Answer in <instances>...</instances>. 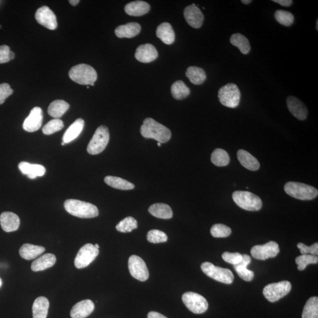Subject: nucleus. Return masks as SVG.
Returning <instances> with one entry per match:
<instances>
[{
  "label": "nucleus",
  "instance_id": "f257e3e1",
  "mask_svg": "<svg viewBox=\"0 0 318 318\" xmlns=\"http://www.w3.org/2000/svg\"><path fill=\"white\" fill-rule=\"evenodd\" d=\"M140 133L145 138L153 139L160 143L169 141L172 136V133L167 127L150 118L144 120Z\"/></svg>",
  "mask_w": 318,
  "mask_h": 318
},
{
  "label": "nucleus",
  "instance_id": "f03ea898",
  "mask_svg": "<svg viewBox=\"0 0 318 318\" xmlns=\"http://www.w3.org/2000/svg\"><path fill=\"white\" fill-rule=\"evenodd\" d=\"M64 206L67 212L80 218H93L99 215L98 207L93 204L76 199L65 201Z\"/></svg>",
  "mask_w": 318,
  "mask_h": 318
},
{
  "label": "nucleus",
  "instance_id": "7ed1b4c3",
  "mask_svg": "<svg viewBox=\"0 0 318 318\" xmlns=\"http://www.w3.org/2000/svg\"><path fill=\"white\" fill-rule=\"evenodd\" d=\"M69 75L73 82L82 85L95 86L98 74L95 69L86 64L74 66L70 70Z\"/></svg>",
  "mask_w": 318,
  "mask_h": 318
},
{
  "label": "nucleus",
  "instance_id": "20e7f679",
  "mask_svg": "<svg viewBox=\"0 0 318 318\" xmlns=\"http://www.w3.org/2000/svg\"><path fill=\"white\" fill-rule=\"evenodd\" d=\"M284 190L290 196L302 200L314 199L318 195L315 187L299 182H287L284 186Z\"/></svg>",
  "mask_w": 318,
  "mask_h": 318
},
{
  "label": "nucleus",
  "instance_id": "39448f33",
  "mask_svg": "<svg viewBox=\"0 0 318 318\" xmlns=\"http://www.w3.org/2000/svg\"><path fill=\"white\" fill-rule=\"evenodd\" d=\"M232 198L237 206L245 210L258 211L262 207L260 197L247 191H235L232 194Z\"/></svg>",
  "mask_w": 318,
  "mask_h": 318
},
{
  "label": "nucleus",
  "instance_id": "423d86ee",
  "mask_svg": "<svg viewBox=\"0 0 318 318\" xmlns=\"http://www.w3.org/2000/svg\"><path fill=\"white\" fill-rule=\"evenodd\" d=\"M110 134L108 127L100 126L96 130L89 143L88 152L90 155H96L102 153L106 149L109 142Z\"/></svg>",
  "mask_w": 318,
  "mask_h": 318
},
{
  "label": "nucleus",
  "instance_id": "0eeeda50",
  "mask_svg": "<svg viewBox=\"0 0 318 318\" xmlns=\"http://www.w3.org/2000/svg\"><path fill=\"white\" fill-rule=\"evenodd\" d=\"M241 94L238 87L233 83H229L219 90L218 98L222 105L229 108H236L239 106Z\"/></svg>",
  "mask_w": 318,
  "mask_h": 318
},
{
  "label": "nucleus",
  "instance_id": "6e6552de",
  "mask_svg": "<svg viewBox=\"0 0 318 318\" xmlns=\"http://www.w3.org/2000/svg\"><path fill=\"white\" fill-rule=\"evenodd\" d=\"M201 269L210 278L226 284L233 282L234 275L230 270L214 265L212 263L206 262L201 264Z\"/></svg>",
  "mask_w": 318,
  "mask_h": 318
},
{
  "label": "nucleus",
  "instance_id": "1a4fd4ad",
  "mask_svg": "<svg viewBox=\"0 0 318 318\" xmlns=\"http://www.w3.org/2000/svg\"><path fill=\"white\" fill-rule=\"evenodd\" d=\"M292 288V284L289 281L267 284L264 287L263 294L270 302H275L288 294Z\"/></svg>",
  "mask_w": 318,
  "mask_h": 318
},
{
  "label": "nucleus",
  "instance_id": "9d476101",
  "mask_svg": "<svg viewBox=\"0 0 318 318\" xmlns=\"http://www.w3.org/2000/svg\"><path fill=\"white\" fill-rule=\"evenodd\" d=\"M182 300L187 309L195 314L205 313L208 309L209 304L207 300L203 296L195 292H187L184 293Z\"/></svg>",
  "mask_w": 318,
  "mask_h": 318
},
{
  "label": "nucleus",
  "instance_id": "9b49d317",
  "mask_svg": "<svg viewBox=\"0 0 318 318\" xmlns=\"http://www.w3.org/2000/svg\"><path fill=\"white\" fill-rule=\"evenodd\" d=\"M99 249L91 243H87L79 251L75 260L77 268L82 269L88 266L99 255Z\"/></svg>",
  "mask_w": 318,
  "mask_h": 318
},
{
  "label": "nucleus",
  "instance_id": "f8f14e48",
  "mask_svg": "<svg viewBox=\"0 0 318 318\" xmlns=\"http://www.w3.org/2000/svg\"><path fill=\"white\" fill-rule=\"evenodd\" d=\"M129 269L131 275L137 280L145 282L149 277V270L146 264L141 257L137 255H132L129 257L128 262Z\"/></svg>",
  "mask_w": 318,
  "mask_h": 318
},
{
  "label": "nucleus",
  "instance_id": "ddd939ff",
  "mask_svg": "<svg viewBox=\"0 0 318 318\" xmlns=\"http://www.w3.org/2000/svg\"><path fill=\"white\" fill-rule=\"evenodd\" d=\"M279 251L278 244L270 241L263 245L253 246L251 249L250 253L254 259L264 260L276 257Z\"/></svg>",
  "mask_w": 318,
  "mask_h": 318
},
{
  "label": "nucleus",
  "instance_id": "4468645a",
  "mask_svg": "<svg viewBox=\"0 0 318 318\" xmlns=\"http://www.w3.org/2000/svg\"><path fill=\"white\" fill-rule=\"evenodd\" d=\"M35 18L40 25L50 30L58 28L56 16L48 7L43 6L37 10Z\"/></svg>",
  "mask_w": 318,
  "mask_h": 318
},
{
  "label": "nucleus",
  "instance_id": "2eb2a0df",
  "mask_svg": "<svg viewBox=\"0 0 318 318\" xmlns=\"http://www.w3.org/2000/svg\"><path fill=\"white\" fill-rule=\"evenodd\" d=\"M43 119L42 109L39 107L33 108L23 123V129L26 132H35L42 127Z\"/></svg>",
  "mask_w": 318,
  "mask_h": 318
},
{
  "label": "nucleus",
  "instance_id": "dca6fc26",
  "mask_svg": "<svg viewBox=\"0 0 318 318\" xmlns=\"http://www.w3.org/2000/svg\"><path fill=\"white\" fill-rule=\"evenodd\" d=\"M184 16L188 25L193 28L199 29L202 26L204 16L201 10L195 5L187 6L184 10Z\"/></svg>",
  "mask_w": 318,
  "mask_h": 318
},
{
  "label": "nucleus",
  "instance_id": "f3484780",
  "mask_svg": "<svg viewBox=\"0 0 318 318\" xmlns=\"http://www.w3.org/2000/svg\"><path fill=\"white\" fill-rule=\"evenodd\" d=\"M287 106L292 115L299 120H305L307 109L304 104L295 97L290 96L287 99Z\"/></svg>",
  "mask_w": 318,
  "mask_h": 318
},
{
  "label": "nucleus",
  "instance_id": "a211bd4d",
  "mask_svg": "<svg viewBox=\"0 0 318 318\" xmlns=\"http://www.w3.org/2000/svg\"><path fill=\"white\" fill-rule=\"evenodd\" d=\"M158 57V52L151 44L140 45L137 48L135 58L138 61L148 63L155 60Z\"/></svg>",
  "mask_w": 318,
  "mask_h": 318
},
{
  "label": "nucleus",
  "instance_id": "6ab92c4d",
  "mask_svg": "<svg viewBox=\"0 0 318 318\" xmlns=\"http://www.w3.org/2000/svg\"><path fill=\"white\" fill-rule=\"evenodd\" d=\"M94 309L95 304L91 300H83L73 306L70 316L72 318H86L93 312Z\"/></svg>",
  "mask_w": 318,
  "mask_h": 318
},
{
  "label": "nucleus",
  "instance_id": "aec40b11",
  "mask_svg": "<svg viewBox=\"0 0 318 318\" xmlns=\"http://www.w3.org/2000/svg\"><path fill=\"white\" fill-rule=\"evenodd\" d=\"M0 224L5 232H15L19 228L20 220L15 213L5 212L0 215Z\"/></svg>",
  "mask_w": 318,
  "mask_h": 318
},
{
  "label": "nucleus",
  "instance_id": "412c9836",
  "mask_svg": "<svg viewBox=\"0 0 318 318\" xmlns=\"http://www.w3.org/2000/svg\"><path fill=\"white\" fill-rule=\"evenodd\" d=\"M19 168L23 175L28 176L29 178L31 179L44 176L46 171L45 167L43 165L26 162L20 163Z\"/></svg>",
  "mask_w": 318,
  "mask_h": 318
},
{
  "label": "nucleus",
  "instance_id": "4be33fe9",
  "mask_svg": "<svg viewBox=\"0 0 318 318\" xmlns=\"http://www.w3.org/2000/svg\"><path fill=\"white\" fill-rule=\"evenodd\" d=\"M251 262V257L246 254H242V259L239 263L233 265L236 272L240 278H242L246 282H250L254 277V272L253 271L247 269V266Z\"/></svg>",
  "mask_w": 318,
  "mask_h": 318
},
{
  "label": "nucleus",
  "instance_id": "5701e85b",
  "mask_svg": "<svg viewBox=\"0 0 318 318\" xmlns=\"http://www.w3.org/2000/svg\"><path fill=\"white\" fill-rule=\"evenodd\" d=\"M141 26L137 23H129L119 26L115 30V34L119 38H132L139 34Z\"/></svg>",
  "mask_w": 318,
  "mask_h": 318
},
{
  "label": "nucleus",
  "instance_id": "b1692460",
  "mask_svg": "<svg viewBox=\"0 0 318 318\" xmlns=\"http://www.w3.org/2000/svg\"><path fill=\"white\" fill-rule=\"evenodd\" d=\"M56 257L54 254L46 253L36 259L32 264L31 268L34 272H39L55 265Z\"/></svg>",
  "mask_w": 318,
  "mask_h": 318
},
{
  "label": "nucleus",
  "instance_id": "393cba45",
  "mask_svg": "<svg viewBox=\"0 0 318 318\" xmlns=\"http://www.w3.org/2000/svg\"><path fill=\"white\" fill-rule=\"evenodd\" d=\"M237 159L246 169L256 171L259 169L260 163L255 157L245 150L240 149L237 153Z\"/></svg>",
  "mask_w": 318,
  "mask_h": 318
},
{
  "label": "nucleus",
  "instance_id": "a878e982",
  "mask_svg": "<svg viewBox=\"0 0 318 318\" xmlns=\"http://www.w3.org/2000/svg\"><path fill=\"white\" fill-rule=\"evenodd\" d=\"M150 6L148 3L143 1H135L128 3L125 8L127 15L134 17L145 15L150 11Z\"/></svg>",
  "mask_w": 318,
  "mask_h": 318
},
{
  "label": "nucleus",
  "instance_id": "bb28decb",
  "mask_svg": "<svg viewBox=\"0 0 318 318\" xmlns=\"http://www.w3.org/2000/svg\"><path fill=\"white\" fill-rule=\"evenodd\" d=\"M156 35L166 45H172L175 42V32L169 23H163L159 25L156 30Z\"/></svg>",
  "mask_w": 318,
  "mask_h": 318
},
{
  "label": "nucleus",
  "instance_id": "cd10ccee",
  "mask_svg": "<svg viewBox=\"0 0 318 318\" xmlns=\"http://www.w3.org/2000/svg\"><path fill=\"white\" fill-rule=\"evenodd\" d=\"M46 249L44 247L25 243L19 250L20 256L26 260H33L41 255L45 252Z\"/></svg>",
  "mask_w": 318,
  "mask_h": 318
},
{
  "label": "nucleus",
  "instance_id": "c85d7f7f",
  "mask_svg": "<svg viewBox=\"0 0 318 318\" xmlns=\"http://www.w3.org/2000/svg\"><path fill=\"white\" fill-rule=\"evenodd\" d=\"M84 126H85L84 120L82 119H77L64 134L63 142L68 144L75 140L83 131Z\"/></svg>",
  "mask_w": 318,
  "mask_h": 318
},
{
  "label": "nucleus",
  "instance_id": "c756f323",
  "mask_svg": "<svg viewBox=\"0 0 318 318\" xmlns=\"http://www.w3.org/2000/svg\"><path fill=\"white\" fill-rule=\"evenodd\" d=\"M49 301L46 297L40 296L33 305V318H46L49 308Z\"/></svg>",
  "mask_w": 318,
  "mask_h": 318
},
{
  "label": "nucleus",
  "instance_id": "7c9ffc66",
  "mask_svg": "<svg viewBox=\"0 0 318 318\" xmlns=\"http://www.w3.org/2000/svg\"><path fill=\"white\" fill-rule=\"evenodd\" d=\"M149 212L152 215L157 218L169 219L173 217V211L171 207L165 203L153 204L150 206Z\"/></svg>",
  "mask_w": 318,
  "mask_h": 318
},
{
  "label": "nucleus",
  "instance_id": "2f4dec72",
  "mask_svg": "<svg viewBox=\"0 0 318 318\" xmlns=\"http://www.w3.org/2000/svg\"><path fill=\"white\" fill-rule=\"evenodd\" d=\"M69 108V103L64 100H55L50 104L48 108V113L55 119H60L65 115Z\"/></svg>",
  "mask_w": 318,
  "mask_h": 318
},
{
  "label": "nucleus",
  "instance_id": "473e14b6",
  "mask_svg": "<svg viewBox=\"0 0 318 318\" xmlns=\"http://www.w3.org/2000/svg\"><path fill=\"white\" fill-rule=\"evenodd\" d=\"M186 75L190 82L196 85H202L206 79L205 72L202 69L196 66H191L187 68Z\"/></svg>",
  "mask_w": 318,
  "mask_h": 318
},
{
  "label": "nucleus",
  "instance_id": "72a5a7b5",
  "mask_svg": "<svg viewBox=\"0 0 318 318\" xmlns=\"http://www.w3.org/2000/svg\"><path fill=\"white\" fill-rule=\"evenodd\" d=\"M105 182L107 185L117 189L127 190L135 188V185L133 183L119 177L106 176Z\"/></svg>",
  "mask_w": 318,
  "mask_h": 318
},
{
  "label": "nucleus",
  "instance_id": "f704fd0d",
  "mask_svg": "<svg viewBox=\"0 0 318 318\" xmlns=\"http://www.w3.org/2000/svg\"><path fill=\"white\" fill-rule=\"evenodd\" d=\"M230 42L233 46L236 47L243 55H247L250 51V46L248 39L245 36L236 33L230 39Z\"/></svg>",
  "mask_w": 318,
  "mask_h": 318
},
{
  "label": "nucleus",
  "instance_id": "c9c22d12",
  "mask_svg": "<svg viewBox=\"0 0 318 318\" xmlns=\"http://www.w3.org/2000/svg\"><path fill=\"white\" fill-rule=\"evenodd\" d=\"M302 318H318V297L313 296L307 301L304 305Z\"/></svg>",
  "mask_w": 318,
  "mask_h": 318
},
{
  "label": "nucleus",
  "instance_id": "e433bc0d",
  "mask_svg": "<svg viewBox=\"0 0 318 318\" xmlns=\"http://www.w3.org/2000/svg\"><path fill=\"white\" fill-rule=\"evenodd\" d=\"M211 162L216 166H226L230 162L229 154L225 150L216 149L214 150L211 156Z\"/></svg>",
  "mask_w": 318,
  "mask_h": 318
},
{
  "label": "nucleus",
  "instance_id": "4c0bfd02",
  "mask_svg": "<svg viewBox=\"0 0 318 318\" xmlns=\"http://www.w3.org/2000/svg\"><path fill=\"white\" fill-rule=\"evenodd\" d=\"M171 92L174 98L176 100H183L190 95V89L182 81H177L173 84Z\"/></svg>",
  "mask_w": 318,
  "mask_h": 318
},
{
  "label": "nucleus",
  "instance_id": "58836bf2",
  "mask_svg": "<svg viewBox=\"0 0 318 318\" xmlns=\"http://www.w3.org/2000/svg\"><path fill=\"white\" fill-rule=\"evenodd\" d=\"M116 227L117 230H118L119 232L122 233L130 232L133 230L137 228V222L133 217H127L120 221Z\"/></svg>",
  "mask_w": 318,
  "mask_h": 318
},
{
  "label": "nucleus",
  "instance_id": "ea45409f",
  "mask_svg": "<svg viewBox=\"0 0 318 318\" xmlns=\"http://www.w3.org/2000/svg\"><path fill=\"white\" fill-rule=\"evenodd\" d=\"M274 18L277 22L284 26L289 27L294 22V16L292 13L282 10L276 11Z\"/></svg>",
  "mask_w": 318,
  "mask_h": 318
},
{
  "label": "nucleus",
  "instance_id": "a19ab883",
  "mask_svg": "<svg viewBox=\"0 0 318 318\" xmlns=\"http://www.w3.org/2000/svg\"><path fill=\"white\" fill-rule=\"evenodd\" d=\"M295 262L297 264V269L302 271L305 269L308 264L317 263L318 257L312 254H302L296 257Z\"/></svg>",
  "mask_w": 318,
  "mask_h": 318
},
{
  "label": "nucleus",
  "instance_id": "79ce46f5",
  "mask_svg": "<svg viewBox=\"0 0 318 318\" xmlns=\"http://www.w3.org/2000/svg\"><path fill=\"white\" fill-rule=\"evenodd\" d=\"M64 127V123L60 119H54L50 121L43 127V133L46 135H51L58 132Z\"/></svg>",
  "mask_w": 318,
  "mask_h": 318
},
{
  "label": "nucleus",
  "instance_id": "37998d69",
  "mask_svg": "<svg viewBox=\"0 0 318 318\" xmlns=\"http://www.w3.org/2000/svg\"><path fill=\"white\" fill-rule=\"evenodd\" d=\"M147 239L149 242L156 244L167 242L168 237L162 231L153 229L147 233Z\"/></svg>",
  "mask_w": 318,
  "mask_h": 318
},
{
  "label": "nucleus",
  "instance_id": "c03bdc74",
  "mask_svg": "<svg viewBox=\"0 0 318 318\" xmlns=\"http://www.w3.org/2000/svg\"><path fill=\"white\" fill-rule=\"evenodd\" d=\"M232 230L223 224H215L211 227L210 233L214 237H226L230 235Z\"/></svg>",
  "mask_w": 318,
  "mask_h": 318
},
{
  "label": "nucleus",
  "instance_id": "a18cd8bd",
  "mask_svg": "<svg viewBox=\"0 0 318 318\" xmlns=\"http://www.w3.org/2000/svg\"><path fill=\"white\" fill-rule=\"evenodd\" d=\"M15 57V53L10 51L8 46H0V64L8 63L14 59Z\"/></svg>",
  "mask_w": 318,
  "mask_h": 318
},
{
  "label": "nucleus",
  "instance_id": "49530a36",
  "mask_svg": "<svg viewBox=\"0 0 318 318\" xmlns=\"http://www.w3.org/2000/svg\"><path fill=\"white\" fill-rule=\"evenodd\" d=\"M222 258L226 262L235 265V264L239 263L242 260V254L238 252L230 253L226 252L222 254Z\"/></svg>",
  "mask_w": 318,
  "mask_h": 318
},
{
  "label": "nucleus",
  "instance_id": "de8ad7c7",
  "mask_svg": "<svg viewBox=\"0 0 318 318\" xmlns=\"http://www.w3.org/2000/svg\"><path fill=\"white\" fill-rule=\"evenodd\" d=\"M297 247L300 249V253L302 254L310 253L312 255L317 256L318 243L317 242L314 243L313 245L310 246H307L302 243H299L297 244Z\"/></svg>",
  "mask_w": 318,
  "mask_h": 318
},
{
  "label": "nucleus",
  "instance_id": "09e8293b",
  "mask_svg": "<svg viewBox=\"0 0 318 318\" xmlns=\"http://www.w3.org/2000/svg\"><path fill=\"white\" fill-rule=\"evenodd\" d=\"M13 93V89L8 83L0 84V105Z\"/></svg>",
  "mask_w": 318,
  "mask_h": 318
},
{
  "label": "nucleus",
  "instance_id": "8fccbe9b",
  "mask_svg": "<svg viewBox=\"0 0 318 318\" xmlns=\"http://www.w3.org/2000/svg\"><path fill=\"white\" fill-rule=\"evenodd\" d=\"M272 2L278 3L279 5L284 7H289L293 3L291 0H273Z\"/></svg>",
  "mask_w": 318,
  "mask_h": 318
},
{
  "label": "nucleus",
  "instance_id": "3c124183",
  "mask_svg": "<svg viewBox=\"0 0 318 318\" xmlns=\"http://www.w3.org/2000/svg\"><path fill=\"white\" fill-rule=\"evenodd\" d=\"M147 317L148 318H167L165 316L163 315V314H160L158 312H150L148 313V315H147Z\"/></svg>",
  "mask_w": 318,
  "mask_h": 318
},
{
  "label": "nucleus",
  "instance_id": "603ef678",
  "mask_svg": "<svg viewBox=\"0 0 318 318\" xmlns=\"http://www.w3.org/2000/svg\"><path fill=\"white\" fill-rule=\"evenodd\" d=\"M79 2V0H70L69 1L70 4L72 5L73 6H76L78 5Z\"/></svg>",
  "mask_w": 318,
  "mask_h": 318
},
{
  "label": "nucleus",
  "instance_id": "864d4df0",
  "mask_svg": "<svg viewBox=\"0 0 318 318\" xmlns=\"http://www.w3.org/2000/svg\"><path fill=\"white\" fill-rule=\"evenodd\" d=\"M241 2L243 3L244 5H249L252 1L251 0H242Z\"/></svg>",
  "mask_w": 318,
  "mask_h": 318
},
{
  "label": "nucleus",
  "instance_id": "5fc2aeb1",
  "mask_svg": "<svg viewBox=\"0 0 318 318\" xmlns=\"http://www.w3.org/2000/svg\"><path fill=\"white\" fill-rule=\"evenodd\" d=\"M95 246L96 247V248H98V249L100 248V246L98 245V244H95Z\"/></svg>",
  "mask_w": 318,
  "mask_h": 318
},
{
  "label": "nucleus",
  "instance_id": "6e6d98bb",
  "mask_svg": "<svg viewBox=\"0 0 318 318\" xmlns=\"http://www.w3.org/2000/svg\"><path fill=\"white\" fill-rule=\"evenodd\" d=\"M2 284H3V281H2V279L0 278V287H2Z\"/></svg>",
  "mask_w": 318,
  "mask_h": 318
},
{
  "label": "nucleus",
  "instance_id": "4d7b16f0",
  "mask_svg": "<svg viewBox=\"0 0 318 318\" xmlns=\"http://www.w3.org/2000/svg\"><path fill=\"white\" fill-rule=\"evenodd\" d=\"M157 146H158L159 147L161 146V143L158 142V143H157Z\"/></svg>",
  "mask_w": 318,
  "mask_h": 318
},
{
  "label": "nucleus",
  "instance_id": "13d9d810",
  "mask_svg": "<svg viewBox=\"0 0 318 318\" xmlns=\"http://www.w3.org/2000/svg\"><path fill=\"white\" fill-rule=\"evenodd\" d=\"M317 24H318V21H317H317H316V29H317V30H318V29H317V26H318V25H317Z\"/></svg>",
  "mask_w": 318,
  "mask_h": 318
},
{
  "label": "nucleus",
  "instance_id": "bf43d9fd",
  "mask_svg": "<svg viewBox=\"0 0 318 318\" xmlns=\"http://www.w3.org/2000/svg\"><path fill=\"white\" fill-rule=\"evenodd\" d=\"M62 146L65 145V143H64V142H62Z\"/></svg>",
  "mask_w": 318,
  "mask_h": 318
},
{
  "label": "nucleus",
  "instance_id": "052dcab7",
  "mask_svg": "<svg viewBox=\"0 0 318 318\" xmlns=\"http://www.w3.org/2000/svg\"><path fill=\"white\" fill-rule=\"evenodd\" d=\"M0 29H2V26H1V25H0Z\"/></svg>",
  "mask_w": 318,
  "mask_h": 318
}]
</instances>
